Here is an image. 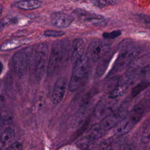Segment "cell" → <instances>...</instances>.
Instances as JSON below:
<instances>
[{
  "instance_id": "6da1fadb",
  "label": "cell",
  "mask_w": 150,
  "mask_h": 150,
  "mask_svg": "<svg viewBox=\"0 0 150 150\" xmlns=\"http://www.w3.org/2000/svg\"><path fill=\"white\" fill-rule=\"evenodd\" d=\"M120 50L108 76L118 73L124 70L140 54L141 47L134 42L125 40L118 46Z\"/></svg>"
},
{
  "instance_id": "7a4b0ae2",
  "label": "cell",
  "mask_w": 150,
  "mask_h": 150,
  "mask_svg": "<svg viewBox=\"0 0 150 150\" xmlns=\"http://www.w3.org/2000/svg\"><path fill=\"white\" fill-rule=\"evenodd\" d=\"M66 39L59 40L53 43L49 56L47 73L53 75L67 61L69 56V43Z\"/></svg>"
},
{
  "instance_id": "3957f363",
  "label": "cell",
  "mask_w": 150,
  "mask_h": 150,
  "mask_svg": "<svg viewBox=\"0 0 150 150\" xmlns=\"http://www.w3.org/2000/svg\"><path fill=\"white\" fill-rule=\"evenodd\" d=\"M146 110V103H139L136 104L131 111L114 127V134L121 137L128 133L142 119Z\"/></svg>"
},
{
  "instance_id": "277c9868",
  "label": "cell",
  "mask_w": 150,
  "mask_h": 150,
  "mask_svg": "<svg viewBox=\"0 0 150 150\" xmlns=\"http://www.w3.org/2000/svg\"><path fill=\"white\" fill-rule=\"evenodd\" d=\"M48 56V47L46 43H41L32 47L29 68L33 70L38 79H41L47 69Z\"/></svg>"
},
{
  "instance_id": "5b68a950",
  "label": "cell",
  "mask_w": 150,
  "mask_h": 150,
  "mask_svg": "<svg viewBox=\"0 0 150 150\" xmlns=\"http://www.w3.org/2000/svg\"><path fill=\"white\" fill-rule=\"evenodd\" d=\"M32 47H26L16 52L12 59L14 71L18 76L22 77L29 69Z\"/></svg>"
},
{
  "instance_id": "8992f818",
  "label": "cell",
  "mask_w": 150,
  "mask_h": 150,
  "mask_svg": "<svg viewBox=\"0 0 150 150\" xmlns=\"http://www.w3.org/2000/svg\"><path fill=\"white\" fill-rule=\"evenodd\" d=\"M127 114V105H121L114 111L103 117L99 125L105 132L114 128Z\"/></svg>"
},
{
  "instance_id": "52a82bcc",
  "label": "cell",
  "mask_w": 150,
  "mask_h": 150,
  "mask_svg": "<svg viewBox=\"0 0 150 150\" xmlns=\"http://www.w3.org/2000/svg\"><path fill=\"white\" fill-rule=\"evenodd\" d=\"M69 84V89L70 91H76L80 87L86 74V63L83 57L75 64Z\"/></svg>"
},
{
  "instance_id": "ba28073f",
  "label": "cell",
  "mask_w": 150,
  "mask_h": 150,
  "mask_svg": "<svg viewBox=\"0 0 150 150\" xmlns=\"http://www.w3.org/2000/svg\"><path fill=\"white\" fill-rule=\"evenodd\" d=\"M108 51V45L104 42L97 40L93 41L88 46L86 55L87 61L96 63Z\"/></svg>"
},
{
  "instance_id": "9c48e42d",
  "label": "cell",
  "mask_w": 150,
  "mask_h": 150,
  "mask_svg": "<svg viewBox=\"0 0 150 150\" xmlns=\"http://www.w3.org/2000/svg\"><path fill=\"white\" fill-rule=\"evenodd\" d=\"M104 132V131L100 128L99 124L93 127L86 136L77 142V146L80 149L89 148L103 135Z\"/></svg>"
},
{
  "instance_id": "30bf717a",
  "label": "cell",
  "mask_w": 150,
  "mask_h": 150,
  "mask_svg": "<svg viewBox=\"0 0 150 150\" xmlns=\"http://www.w3.org/2000/svg\"><path fill=\"white\" fill-rule=\"evenodd\" d=\"M73 14L80 20L91 23L95 26L103 25L106 22L105 19L103 16L91 13L80 8L75 9L73 11Z\"/></svg>"
},
{
  "instance_id": "8fae6325",
  "label": "cell",
  "mask_w": 150,
  "mask_h": 150,
  "mask_svg": "<svg viewBox=\"0 0 150 150\" xmlns=\"http://www.w3.org/2000/svg\"><path fill=\"white\" fill-rule=\"evenodd\" d=\"M67 85V80L64 77L59 78L55 82L52 95V101L54 104H58L63 99Z\"/></svg>"
},
{
  "instance_id": "7c38bea8",
  "label": "cell",
  "mask_w": 150,
  "mask_h": 150,
  "mask_svg": "<svg viewBox=\"0 0 150 150\" xmlns=\"http://www.w3.org/2000/svg\"><path fill=\"white\" fill-rule=\"evenodd\" d=\"M74 17L63 12H55L51 14L52 23L56 27L64 28L69 26L74 21Z\"/></svg>"
},
{
  "instance_id": "4fadbf2b",
  "label": "cell",
  "mask_w": 150,
  "mask_h": 150,
  "mask_svg": "<svg viewBox=\"0 0 150 150\" xmlns=\"http://www.w3.org/2000/svg\"><path fill=\"white\" fill-rule=\"evenodd\" d=\"M85 50V43L80 38L75 39L71 49V61L74 64L83 57Z\"/></svg>"
},
{
  "instance_id": "5bb4252c",
  "label": "cell",
  "mask_w": 150,
  "mask_h": 150,
  "mask_svg": "<svg viewBox=\"0 0 150 150\" xmlns=\"http://www.w3.org/2000/svg\"><path fill=\"white\" fill-rule=\"evenodd\" d=\"M117 108V102L110 101L99 103L95 109V115L97 117L103 118L112 112Z\"/></svg>"
},
{
  "instance_id": "9a60e30c",
  "label": "cell",
  "mask_w": 150,
  "mask_h": 150,
  "mask_svg": "<svg viewBox=\"0 0 150 150\" xmlns=\"http://www.w3.org/2000/svg\"><path fill=\"white\" fill-rule=\"evenodd\" d=\"M131 85L128 80L124 77L117 83L114 88L110 91L108 97L115 99L121 96L126 92Z\"/></svg>"
},
{
  "instance_id": "2e32d148",
  "label": "cell",
  "mask_w": 150,
  "mask_h": 150,
  "mask_svg": "<svg viewBox=\"0 0 150 150\" xmlns=\"http://www.w3.org/2000/svg\"><path fill=\"white\" fill-rule=\"evenodd\" d=\"M114 54L112 53L107 51L101 57V59L99 60L100 62L96 69V74L97 76H101L105 72Z\"/></svg>"
},
{
  "instance_id": "e0dca14e",
  "label": "cell",
  "mask_w": 150,
  "mask_h": 150,
  "mask_svg": "<svg viewBox=\"0 0 150 150\" xmlns=\"http://www.w3.org/2000/svg\"><path fill=\"white\" fill-rule=\"evenodd\" d=\"M45 4L38 0H23L17 2L15 6L24 10H30L42 7Z\"/></svg>"
},
{
  "instance_id": "ac0fdd59",
  "label": "cell",
  "mask_w": 150,
  "mask_h": 150,
  "mask_svg": "<svg viewBox=\"0 0 150 150\" xmlns=\"http://www.w3.org/2000/svg\"><path fill=\"white\" fill-rule=\"evenodd\" d=\"M14 138L15 131L11 127L5 128L0 134V141L5 145L11 143Z\"/></svg>"
},
{
  "instance_id": "d6986e66",
  "label": "cell",
  "mask_w": 150,
  "mask_h": 150,
  "mask_svg": "<svg viewBox=\"0 0 150 150\" xmlns=\"http://www.w3.org/2000/svg\"><path fill=\"white\" fill-rule=\"evenodd\" d=\"M149 85V80H144L138 83L137 85L134 86L131 91V96L132 98H134L137 96L141 92L146 88Z\"/></svg>"
},
{
  "instance_id": "ffe728a7",
  "label": "cell",
  "mask_w": 150,
  "mask_h": 150,
  "mask_svg": "<svg viewBox=\"0 0 150 150\" xmlns=\"http://www.w3.org/2000/svg\"><path fill=\"white\" fill-rule=\"evenodd\" d=\"M22 44H23L22 41L18 40H11L3 43L0 47V50L3 51H6V50L13 49L22 45Z\"/></svg>"
},
{
  "instance_id": "44dd1931",
  "label": "cell",
  "mask_w": 150,
  "mask_h": 150,
  "mask_svg": "<svg viewBox=\"0 0 150 150\" xmlns=\"http://www.w3.org/2000/svg\"><path fill=\"white\" fill-rule=\"evenodd\" d=\"M120 0H91V3L97 7H104L107 6L117 4Z\"/></svg>"
},
{
  "instance_id": "7402d4cb",
  "label": "cell",
  "mask_w": 150,
  "mask_h": 150,
  "mask_svg": "<svg viewBox=\"0 0 150 150\" xmlns=\"http://www.w3.org/2000/svg\"><path fill=\"white\" fill-rule=\"evenodd\" d=\"M149 132H150V129H149V125H148L145 128L144 130L141 138V144L142 145H146L148 144L149 141Z\"/></svg>"
},
{
  "instance_id": "603a6c76",
  "label": "cell",
  "mask_w": 150,
  "mask_h": 150,
  "mask_svg": "<svg viewBox=\"0 0 150 150\" xmlns=\"http://www.w3.org/2000/svg\"><path fill=\"white\" fill-rule=\"evenodd\" d=\"M121 35V31L120 30H114L110 32H104L102 34V36L104 39H115Z\"/></svg>"
},
{
  "instance_id": "cb8c5ba5",
  "label": "cell",
  "mask_w": 150,
  "mask_h": 150,
  "mask_svg": "<svg viewBox=\"0 0 150 150\" xmlns=\"http://www.w3.org/2000/svg\"><path fill=\"white\" fill-rule=\"evenodd\" d=\"M11 122L10 117H6L4 114H0V134L5 128V125L9 124Z\"/></svg>"
},
{
  "instance_id": "d4e9b609",
  "label": "cell",
  "mask_w": 150,
  "mask_h": 150,
  "mask_svg": "<svg viewBox=\"0 0 150 150\" xmlns=\"http://www.w3.org/2000/svg\"><path fill=\"white\" fill-rule=\"evenodd\" d=\"M65 32L60 30H47L45 31L44 35L47 37H59L64 35Z\"/></svg>"
},
{
  "instance_id": "484cf974",
  "label": "cell",
  "mask_w": 150,
  "mask_h": 150,
  "mask_svg": "<svg viewBox=\"0 0 150 150\" xmlns=\"http://www.w3.org/2000/svg\"><path fill=\"white\" fill-rule=\"evenodd\" d=\"M9 149H22V145L21 142L16 141V142H15L12 143L10 145Z\"/></svg>"
},
{
  "instance_id": "4316f807",
  "label": "cell",
  "mask_w": 150,
  "mask_h": 150,
  "mask_svg": "<svg viewBox=\"0 0 150 150\" xmlns=\"http://www.w3.org/2000/svg\"><path fill=\"white\" fill-rule=\"evenodd\" d=\"M4 96L2 95V94H1L0 93V110L2 107V105L4 104Z\"/></svg>"
},
{
  "instance_id": "83f0119b",
  "label": "cell",
  "mask_w": 150,
  "mask_h": 150,
  "mask_svg": "<svg viewBox=\"0 0 150 150\" xmlns=\"http://www.w3.org/2000/svg\"><path fill=\"white\" fill-rule=\"evenodd\" d=\"M3 69H4V66H3V64L0 61V75L1 74V73H2L3 71Z\"/></svg>"
},
{
  "instance_id": "f1b7e54d",
  "label": "cell",
  "mask_w": 150,
  "mask_h": 150,
  "mask_svg": "<svg viewBox=\"0 0 150 150\" xmlns=\"http://www.w3.org/2000/svg\"><path fill=\"white\" fill-rule=\"evenodd\" d=\"M2 11H3V6L1 4H0V16L2 13Z\"/></svg>"
},
{
  "instance_id": "f546056e",
  "label": "cell",
  "mask_w": 150,
  "mask_h": 150,
  "mask_svg": "<svg viewBox=\"0 0 150 150\" xmlns=\"http://www.w3.org/2000/svg\"><path fill=\"white\" fill-rule=\"evenodd\" d=\"M4 145L2 144V142L0 141V149H2L3 148V146H4Z\"/></svg>"
}]
</instances>
